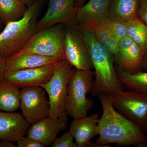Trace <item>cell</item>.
Segmentation results:
<instances>
[{"mask_svg":"<svg viewBox=\"0 0 147 147\" xmlns=\"http://www.w3.org/2000/svg\"><path fill=\"white\" fill-rule=\"evenodd\" d=\"M63 60L54 57L29 53L13 55L6 59V71H15L50 65Z\"/></svg>","mask_w":147,"mask_h":147,"instance_id":"e0dca14e","label":"cell"},{"mask_svg":"<svg viewBox=\"0 0 147 147\" xmlns=\"http://www.w3.org/2000/svg\"><path fill=\"white\" fill-rule=\"evenodd\" d=\"M70 131H66L61 137L55 139L51 144L52 147H78Z\"/></svg>","mask_w":147,"mask_h":147,"instance_id":"d4e9b609","label":"cell"},{"mask_svg":"<svg viewBox=\"0 0 147 147\" xmlns=\"http://www.w3.org/2000/svg\"><path fill=\"white\" fill-rule=\"evenodd\" d=\"M72 67L66 60L61 61L57 65L49 82L41 86L49 96L50 117L67 120L66 101L67 85L73 70Z\"/></svg>","mask_w":147,"mask_h":147,"instance_id":"8992f818","label":"cell"},{"mask_svg":"<svg viewBox=\"0 0 147 147\" xmlns=\"http://www.w3.org/2000/svg\"><path fill=\"white\" fill-rule=\"evenodd\" d=\"M112 0H89L77 8L71 24L76 27L84 26L100 23L109 18Z\"/></svg>","mask_w":147,"mask_h":147,"instance_id":"4fadbf2b","label":"cell"},{"mask_svg":"<svg viewBox=\"0 0 147 147\" xmlns=\"http://www.w3.org/2000/svg\"><path fill=\"white\" fill-rule=\"evenodd\" d=\"M115 69L118 78L124 87L128 90L147 94V71L129 74L117 67Z\"/></svg>","mask_w":147,"mask_h":147,"instance_id":"ffe728a7","label":"cell"},{"mask_svg":"<svg viewBox=\"0 0 147 147\" xmlns=\"http://www.w3.org/2000/svg\"><path fill=\"white\" fill-rule=\"evenodd\" d=\"M22 2L24 3L25 5H26L28 7L31 5L35 0H20Z\"/></svg>","mask_w":147,"mask_h":147,"instance_id":"1f68e13d","label":"cell"},{"mask_svg":"<svg viewBox=\"0 0 147 147\" xmlns=\"http://www.w3.org/2000/svg\"><path fill=\"white\" fill-rule=\"evenodd\" d=\"M59 63L36 68L6 71L2 81L13 84L19 88L35 86H41L49 82Z\"/></svg>","mask_w":147,"mask_h":147,"instance_id":"30bf717a","label":"cell"},{"mask_svg":"<svg viewBox=\"0 0 147 147\" xmlns=\"http://www.w3.org/2000/svg\"><path fill=\"white\" fill-rule=\"evenodd\" d=\"M76 0H50L45 14L37 23V30L56 24H71L76 12Z\"/></svg>","mask_w":147,"mask_h":147,"instance_id":"7c38bea8","label":"cell"},{"mask_svg":"<svg viewBox=\"0 0 147 147\" xmlns=\"http://www.w3.org/2000/svg\"><path fill=\"white\" fill-rule=\"evenodd\" d=\"M144 53L128 36L120 40L118 48L114 56L116 67L125 72L134 74L143 71Z\"/></svg>","mask_w":147,"mask_h":147,"instance_id":"8fae6325","label":"cell"},{"mask_svg":"<svg viewBox=\"0 0 147 147\" xmlns=\"http://www.w3.org/2000/svg\"><path fill=\"white\" fill-rule=\"evenodd\" d=\"M65 27L63 24L38 30L13 55L33 53L65 59Z\"/></svg>","mask_w":147,"mask_h":147,"instance_id":"5b68a950","label":"cell"},{"mask_svg":"<svg viewBox=\"0 0 147 147\" xmlns=\"http://www.w3.org/2000/svg\"><path fill=\"white\" fill-rule=\"evenodd\" d=\"M127 36L132 40L144 53L147 51V26L138 16L123 23Z\"/></svg>","mask_w":147,"mask_h":147,"instance_id":"44dd1931","label":"cell"},{"mask_svg":"<svg viewBox=\"0 0 147 147\" xmlns=\"http://www.w3.org/2000/svg\"><path fill=\"white\" fill-rule=\"evenodd\" d=\"M138 16L147 26V0H140Z\"/></svg>","mask_w":147,"mask_h":147,"instance_id":"4316f807","label":"cell"},{"mask_svg":"<svg viewBox=\"0 0 147 147\" xmlns=\"http://www.w3.org/2000/svg\"><path fill=\"white\" fill-rule=\"evenodd\" d=\"M30 125L21 114L0 110V140L16 142L25 136Z\"/></svg>","mask_w":147,"mask_h":147,"instance_id":"2e32d148","label":"cell"},{"mask_svg":"<svg viewBox=\"0 0 147 147\" xmlns=\"http://www.w3.org/2000/svg\"><path fill=\"white\" fill-rule=\"evenodd\" d=\"M6 71V59L0 56V82L2 81Z\"/></svg>","mask_w":147,"mask_h":147,"instance_id":"83f0119b","label":"cell"},{"mask_svg":"<svg viewBox=\"0 0 147 147\" xmlns=\"http://www.w3.org/2000/svg\"><path fill=\"white\" fill-rule=\"evenodd\" d=\"M94 76L91 69H73L67 85L65 104L67 115L74 119L87 116L93 106V100L87 96L91 91Z\"/></svg>","mask_w":147,"mask_h":147,"instance_id":"277c9868","label":"cell"},{"mask_svg":"<svg viewBox=\"0 0 147 147\" xmlns=\"http://www.w3.org/2000/svg\"><path fill=\"white\" fill-rule=\"evenodd\" d=\"M143 70L147 71V51L145 53L143 60Z\"/></svg>","mask_w":147,"mask_h":147,"instance_id":"f546056e","label":"cell"},{"mask_svg":"<svg viewBox=\"0 0 147 147\" xmlns=\"http://www.w3.org/2000/svg\"><path fill=\"white\" fill-rule=\"evenodd\" d=\"M47 92L41 86L25 87L21 90L22 115L30 124L50 116V105Z\"/></svg>","mask_w":147,"mask_h":147,"instance_id":"9c48e42d","label":"cell"},{"mask_svg":"<svg viewBox=\"0 0 147 147\" xmlns=\"http://www.w3.org/2000/svg\"><path fill=\"white\" fill-rule=\"evenodd\" d=\"M101 23L110 30L119 40H120L126 36V29L123 23L113 21L109 18H106Z\"/></svg>","mask_w":147,"mask_h":147,"instance_id":"cb8c5ba5","label":"cell"},{"mask_svg":"<svg viewBox=\"0 0 147 147\" xmlns=\"http://www.w3.org/2000/svg\"><path fill=\"white\" fill-rule=\"evenodd\" d=\"M140 0H112L109 18L125 23L137 17Z\"/></svg>","mask_w":147,"mask_h":147,"instance_id":"ac0fdd59","label":"cell"},{"mask_svg":"<svg viewBox=\"0 0 147 147\" xmlns=\"http://www.w3.org/2000/svg\"><path fill=\"white\" fill-rule=\"evenodd\" d=\"M67 25L65 33V59L76 69H91L93 66L86 42L79 29L72 24Z\"/></svg>","mask_w":147,"mask_h":147,"instance_id":"ba28073f","label":"cell"},{"mask_svg":"<svg viewBox=\"0 0 147 147\" xmlns=\"http://www.w3.org/2000/svg\"><path fill=\"white\" fill-rule=\"evenodd\" d=\"M20 102L19 88L5 81L0 82V110L14 112L20 107Z\"/></svg>","mask_w":147,"mask_h":147,"instance_id":"d6986e66","label":"cell"},{"mask_svg":"<svg viewBox=\"0 0 147 147\" xmlns=\"http://www.w3.org/2000/svg\"><path fill=\"white\" fill-rule=\"evenodd\" d=\"M26 6L20 0H0V19L3 24L22 18L28 9Z\"/></svg>","mask_w":147,"mask_h":147,"instance_id":"603a6c76","label":"cell"},{"mask_svg":"<svg viewBox=\"0 0 147 147\" xmlns=\"http://www.w3.org/2000/svg\"><path fill=\"white\" fill-rule=\"evenodd\" d=\"M14 142L7 139L0 140V147H16Z\"/></svg>","mask_w":147,"mask_h":147,"instance_id":"f1b7e54d","label":"cell"},{"mask_svg":"<svg viewBox=\"0 0 147 147\" xmlns=\"http://www.w3.org/2000/svg\"><path fill=\"white\" fill-rule=\"evenodd\" d=\"M76 28L86 42L95 69V80L91 93L94 96H110L123 90L124 86L118 78L114 66V56L98 42L90 30L84 27Z\"/></svg>","mask_w":147,"mask_h":147,"instance_id":"7a4b0ae2","label":"cell"},{"mask_svg":"<svg viewBox=\"0 0 147 147\" xmlns=\"http://www.w3.org/2000/svg\"><path fill=\"white\" fill-rule=\"evenodd\" d=\"M115 109L147 132V94L123 90L109 96Z\"/></svg>","mask_w":147,"mask_h":147,"instance_id":"52a82bcc","label":"cell"},{"mask_svg":"<svg viewBox=\"0 0 147 147\" xmlns=\"http://www.w3.org/2000/svg\"><path fill=\"white\" fill-rule=\"evenodd\" d=\"M67 126V120L47 117L30 126L26 137L36 140L45 147L49 146Z\"/></svg>","mask_w":147,"mask_h":147,"instance_id":"5bb4252c","label":"cell"},{"mask_svg":"<svg viewBox=\"0 0 147 147\" xmlns=\"http://www.w3.org/2000/svg\"><path fill=\"white\" fill-rule=\"evenodd\" d=\"M102 114L98 122L97 147L115 144L121 147H147V135L142 129L120 114L112 104L109 95L98 96Z\"/></svg>","mask_w":147,"mask_h":147,"instance_id":"6da1fadb","label":"cell"},{"mask_svg":"<svg viewBox=\"0 0 147 147\" xmlns=\"http://www.w3.org/2000/svg\"><path fill=\"white\" fill-rule=\"evenodd\" d=\"M42 6L41 0H35L22 18L6 24L0 33V56L7 58L15 54L38 30L36 25Z\"/></svg>","mask_w":147,"mask_h":147,"instance_id":"3957f363","label":"cell"},{"mask_svg":"<svg viewBox=\"0 0 147 147\" xmlns=\"http://www.w3.org/2000/svg\"><path fill=\"white\" fill-rule=\"evenodd\" d=\"M80 27L90 30L98 42L113 56L115 55L118 48L120 40L101 22Z\"/></svg>","mask_w":147,"mask_h":147,"instance_id":"7402d4cb","label":"cell"},{"mask_svg":"<svg viewBox=\"0 0 147 147\" xmlns=\"http://www.w3.org/2000/svg\"><path fill=\"white\" fill-rule=\"evenodd\" d=\"M99 119L97 114H94L81 118L74 119L69 131L78 147H97L90 141L98 135Z\"/></svg>","mask_w":147,"mask_h":147,"instance_id":"9a60e30c","label":"cell"},{"mask_svg":"<svg viewBox=\"0 0 147 147\" xmlns=\"http://www.w3.org/2000/svg\"><path fill=\"white\" fill-rule=\"evenodd\" d=\"M17 142L18 147H45L42 144L32 138L25 136L19 139Z\"/></svg>","mask_w":147,"mask_h":147,"instance_id":"484cf974","label":"cell"},{"mask_svg":"<svg viewBox=\"0 0 147 147\" xmlns=\"http://www.w3.org/2000/svg\"><path fill=\"white\" fill-rule=\"evenodd\" d=\"M86 0H76L75 2V7L76 10L77 8L84 5Z\"/></svg>","mask_w":147,"mask_h":147,"instance_id":"4dcf8cb0","label":"cell"},{"mask_svg":"<svg viewBox=\"0 0 147 147\" xmlns=\"http://www.w3.org/2000/svg\"><path fill=\"white\" fill-rule=\"evenodd\" d=\"M3 24L2 22V21H1V19H0V30L2 28Z\"/></svg>","mask_w":147,"mask_h":147,"instance_id":"d6a6232c","label":"cell"}]
</instances>
